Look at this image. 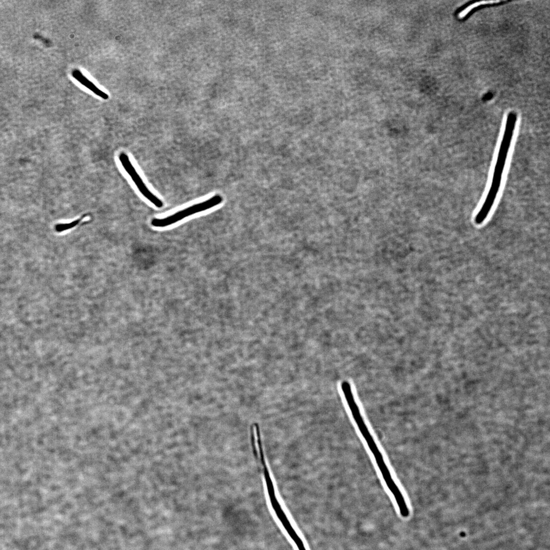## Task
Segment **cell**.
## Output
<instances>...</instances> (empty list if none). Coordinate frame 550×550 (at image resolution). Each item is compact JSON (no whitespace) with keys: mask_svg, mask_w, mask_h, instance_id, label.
<instances>
[{"mask_svg":"<svg viewBox=\"0 0 550 550\" xmlns=\"http://www.w3.org/2000/svg\"><path fill=\"white\" fill-rule=\"evenodd\" d=\"M223 200V198L221 195H214L205 201L190 206L166 217L154 218L151 224L156 227H164L172 225L189 215L214 207L221 203Z\"/></svg>","mask_w":550,"mask_h":550,"instance_id":"2","label":"cell"},{"mask_svg":"<svg viewBox=\"0 0 550 550\" xmlns=\"http://www.w3.org/2000/svg\"><path fill=\"white\" fill-rule=\"evenodd\" d=\"M119 158L123 168L131 178L140 193L156 207H162L163 205L162 202L148 189L133 166L128 155L122 152L120 154Z\"/></svg>","mask_w":550,"mask_h":550,"instance_id":"3","label":"cell"},{"mask_svg":"<svg viewBox=\"0 0 550 550\" xmlns=\"http://www.w3.org/2000/svg\"><path fill=\"white\" fill-rule=\"evenodd\" d=\"M71 74L74 79L96 95L103 99H108V95L88 79L79 70L77 69L72 70Z\"/></svg>","mask_w":550,"mask_h":550,"instance_id":"5","label":"cell"},{"mask_svg":"<svg viewBox=\"0 0 550 550\" xmlns=\"http://www.w3.org/2000/svg\"><path fill=\"white\" fill-rule=\"evenodd\" d=\"M499 2H501V1H481V2H476V3H474V4H473L472 5H471L468 6L466 8H465V9H464L461 12H460V13L458 15V17L460 18H462L465 17V16L468 13H469L472 9H473L474 8H475L476 7H478V6H479L480 5H485V4H492L493 3H499Z\"/></svg>","mask_w":550,"mask_h":550,"instance_id":"6","label":"cell"},{"mask_svg":"<svg viewBox=\"0 0 550 550\" xmlns=\"http://www.w3.org/2000/svg\"><path fill=\"white\" fill-rule=\"evenodd\" d=\"M268 494L271 507L273 508L276 515L288 535L296 544L298 550H307L303 541L293 528L286 514L283 511V509L281 506L276 497V493L271 492L268 493Z\"/></svg>","mask_w":550,"mask_h":550,"instance_id":"4","label":"cell"},{"mask_svg":"<svg viewBox=\"0 0 550 550\" xmlns=\"http://www.w3.org/2000/svg\"><path fill=\"white\" fill-rule=\"evenodd\" d=\"M80 222V219H77L69 223L60 224L56 226L55 229L58 232L67 230L76 226Z\"/></svg>","mask_w":550,"mask_h":550,"instance_id":"7","label":"cell"},{"mask_svg":"<svg viewBox=\"0 0 550 550\" xmlns=\"http://www.w3.org/2000/svg\"><path fill=\"white\" fill-rule=\"evenodd\" d=\"M516 121V114L514 113H509L507 116L490 187L483 204L475 217V220L477 224H481L486 218L498 193L507 154L513 135Z\"/></svg>","mask_w":550,"mask_h":550,"instance_id":"1","label":"cell"}]
</instances>
